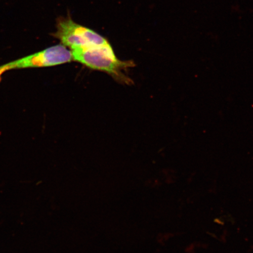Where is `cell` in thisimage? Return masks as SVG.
Wrapping results in <instances>:
<instances>
[{"instance_id":"1","label":"cell","mask_w":253,"mask_h":253,"mask_svg":"<svg viewBox=\"0 0 253 253\" xmlns=\"http://www.w3.org/2000/svg\"><path fill=\"white\" fill-rule=\"evenodd\" d=\"M71 51L73 60L88 68L106 72L118 80L126 82L129 81L123 72L133 66V63L120 61L109 43L84 48H74Z\"/></svg>"},{"instance_id":"2","label":"cell","mask_w":253,"mask_h":253,"mask_svg":"<svg viewBox=\"0 0 253 253\" xmlns=\"http://www.w3.org/2000/svg\"><path fill=\"white\" fill-rule=\"evenodd\" d=\"M71 50L60 44L0 66V82L5 73L26 68L50 67L72 61Z\"/></svg>"},{"instance_id":"3","label":"cell","mask_w":253,"mask_h":253,"mask_svg":"<svg viewBox=\"0 0 253 253\" xmlns=\"http://www.w3.org/2000/svg\"><path fill=\"white\" fill-rule=\"evenodd\" d=\"M55 37L61 41L62 45L71 49L103 45L109 43L100 34L75 23L71 18L59 19Z\"/></svg>"}]
</instances>
